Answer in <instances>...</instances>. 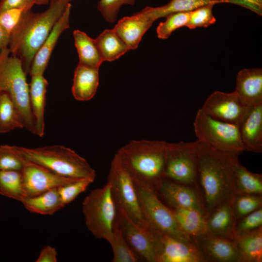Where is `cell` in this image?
<instances>
[{
	"mask_svg": "<svg viewBox=\"0 0 262 262\" xmlns=\"http://www.w3.org/2000/svg\"><path fill=\"white\" fill-rule=\"evenodd\" d=\"M161 249L157 262H204L201 253L194 243H186L161 234Z\"/></svg>",
	"mask_w": 262,
	"mask_h": 262,
	"instance_id": "cell-18",
	"label": "cell"
},
{
	"mask_svg": "<svg viewBox=\"0 0 262 262\" xmlns=\"http://www.w3.org/2000/svg\"><path fill=\"white\" fill-rule=\"evenodd\" d=\"M215 3L203 5L190 12V17L186 27L193 30L197 27L206 28L214 24L216 20L213 14Z\"/></svg>",
	"mask_w": 262,
	"mask_h": 262,
	"instance_id": "cell-38",
	"label": "cell"
},
{
	"mask_svg": "<svg viewBox=\"0 0 262 262\" xmlns=\"http://www.w3.org/2000/svg\"><path fill=\"white\" fill-rule=\"evenodd\" d=\"M116 210L117 221L132 250L146 261L157 262L161 249V234L136 223L122 210Z\"/></svg>",
	"mask_w": 262,
	"mask_h": 262,
	"instance_id": "cell-11",
	"label": "cell"
},
{
	"mask_svg": "<svg viewBox=\"0 0 262 262\" xmlns=\"http://www.w3.org/2000/svg\"><path fill=\"white\" fill-rule=\"evenodd\" d=\"M98 68L79 64L74 71L71 92L79 101H88L95 95L99 84Z\"/></svg>",
	"mask_w": 262,
	"mask_h": 262,
	"instance_id": "cell-23",
	"label": "cell"
},
{
	"mask_svg": "<svg viewBox=\"0 0 262 262\" xmlns=\"http://www.w3.org/2000/svg\"><path fill=\"white\" fill-rule=\"evenodd\" d=\"M25 161L15 146L0 145V170H22Z\"/></svg>",
	"mask_w": 262,
	"mask_h": 262,
	"instance_id": "cell-37",
	"label": "cell"
},
{
	"mask_svg": "<svg viewBox=\"0 0 262 262\" xmlns=\"http://www.w3.org/2000/svg\"><path fill=\"white\" fill-rule=\"evenodd\" d=\"M166 20L159 23L156 29L157 36L166 39L177 29L186 26L190 17L189 12H178L170 14L165 16Z\"/></svg>",
	"mask_w": 262,
	"mask_h": 262,
	"instance_id": "cell-35",
	"label": "cell"
},
{
	"mask_svg": "<svg viewBox=\"0 0 262 262\" xmlns=\"http://www.w3.org/2000/svg\"><path fill=\"white\" fill-rule=\"evenodd\" d=\"M15 147L25 161L41 165L59 175L95 180V170L84 158L69 147L59 145L36 148Z\"/></svg>",
	"mask_w": 262,
	"mask_h": 262,
	"instance_id": "cell-4",
	"label": "cell"
},
{
	"mask_svg": "<svg viewBox=\"0 0 262 262\" xmlns=\"http://www.w3.org/2000/svg\"><path fill=\"white\" fill-rule=\"evenodd\" d=\"M95 40L103 61L115 60L130 50L113 29L105 30Z\"/></svg>",
	"mask_w": 262,
	"mask_h": 262,
	"instance_id": "cell-27",
	"label": "cell"
},
{
	"mask_svg": "<svg viewBox=\"0 0 262 262\" xmlns=\"http://www.w3.org/2000/svg\"><path fill=\"white\" fill-rule=\"evenodd\" d=\"M49 0H36V4L42 5L48 4Z\"/></svg>",
	"mask_w": 262,
	"mask_h": 262,
	"instance_id": "cell-46",
	"label": "cell"
},
{
	"mask_svg": "<svg viewBox=\"0 0 262 262\" xmlns=\"http://www.w3.org/2000/svg\"><path fill=\"white\" fill-rule=\"evenodd\" d=\"M36 0H0V14L12 9H19L23 11L31 10Z\"/></svg>",
	"mask_w": 262,
	"mask_h": 262,
	"instance_id": "cell-42",
	"label": "cell"
},
{
	"mask_svg": "<svg viewBox=\"0 0 262 262\" xmlns=\"http://www.w3.org/2000/svg\"><path fill=\"white\" fill-rule=\"evenodd\" d=\"M0 195L22 202L25 196L21 170H0Z\"/></svg>",
	"mask_w": 262,
	"mask_h": 262,
	"instance_id": "cell-32",
	"label": "cell"
},
{
	"mask_svg": "<svg viewBox=\"0 0 262 262\" xmlns=\"http://www.w3.org/2000/svg\"><path fill=\"white\" fill-rule=\"evenodd\" d=\"M49 83L43 74L31 76L29 85L30 106L35 125V134L42 137L45 133V110Z\"/></svg>",
	"mask_w": 262,
	"mask_h": 262,
	"instance_id": "cell-21",
	"label": "cell"
},
{
	"mask_svg": "<svg viewBox=\"0 0 262 262\" xmlns=\"http://www.w3.org/2000/svg\"><path fill=\"white\" fill-rule=\"evenodd\" d=\"M135 2V0H99L97 8L107 22L113 23L123 5H133Z\"/></svg>",
	"mask_w": 262,
	"mask_h": 262,
	"instance_id": "cell-40",
	"label": "cell"
},
{
	"mask_svg": "<svg viewBox=\"0 0 262 262\" xmlns=\"http://www.w3.org/2000/svg\"><path fill=\"white\" fill-rule=\"evenodd\" d=\"M233 242L242 262H262V227L236 236Z\"/></svg>",
	"mask_w": 262,
	"mask_h": 262,
	"instance_id": "cell-24",
	"label": "cell"
},
{
	"mask_svg": "<svg viewBox=\"0 0 262 262\" xmlns=\"http://www.w3.org/2000/svg\"><path fill=\"white\" fill-rule=\"evenodd\" d=\"M234 91L245 105L262 104V69L247 68L240 70L236 78Z\"/></svg>",
	"mask_w": 262,
	"mask_h": 262,
	"instance_id": "cell-17",
	"label": "cell"
},
{
	"mask_svg": "<svg viewBox=\"0 0 262 262\" xmlns=\"http://www.w3.org/2000/svg\"><path fill=\"white\" fill-rule=\"evenodd\" d=\"M107 241L113 252L112 262H137L139 261V257L126 240L116 218L113 233Z\"/></svg>",
	"mask_w": 262,
	"mask_h": 262,
	"instance_id": "cell-31",
	"label": "cell"
},
{
	"mask_svg": "<svg viewBox=\"0 0 262 262\" xmlns=\"http://www.w3.org/2000/svg\"><path fill=\"white\" fill-rule=\"evenodd\" d=\"M236 220L262 207V195L237 193L230 202Z\"/></svg>",
	"mask_w": 262,
	"mask_h": 262,
	"instance_id": "cell-34",
	"label": "cell"
},
{
	"mask_svg": "<svg viewBox=\"0 0 262 262\" xmlns=\"http://www.w3.org/2000/svg\"><path fill=\"white\" fill-rule=\"evenodd\" d=\"M213 0H171L167 4L157 7H151L156 19L165 17L175 13L189 12L197 8L210 3H220Z\"/></svg>",
	"mask_w": 262,
	"mask_h": 262,
	"instance_id": "cell-33",
	"label": "cell"
},
{
	"mask_svg": "<svg viewBox=\"0 0 262 262\" xmlns=\"http://www.w3.org/2000/svg\"><path fill=\"white\" fill-rule=\"evenodd\" d=\"M23 126L12 99L6 92H0V133H5Z\"/></svg>",
	"mask_w": 262,
	"mask_h": 262,
	"instance_id": "cell-30",
	"label": "cell"
},
{
	"mask_svg": "<svg viewBox=\"0 0 262 262\" xmlns=\"http://www.w3.org/2000/svg\"><path fill=\"white\" fill-rule=\"evenodd\" d=\"M155 20L151 7L147 6L131 16L123 17L113 29L130 50L135 49Z\"/></svg>",
	"mask_w": 262,
	"mask_h": 262,
	"instance_id": "cell-14",
	"label": "cell"
},
{
	"mask_svg": "<svg viewBox=\"0 0 262 262\" xmlns=\"http://www.w3.org/2000/svg\"><path fill=\"white\" fill-rule=\"evenodd\" d=\"M143 217L151 229L186 243H193L192 237L180 228L173 210L159 198L152 189L135 186Z\"/></svg>",
	"mask_w": 262,
	"mask_h": 262,
	"instance_id": "cell-8",
	"label": "cell"
},
{
	"mask_svg": "<svg viewBox=\"0 0 262 262\" xmlns=\"http://www.w3.org/2000/svg\"><path fill=\"white\" fill-rule=\"evenodd\" d=\"M29 212L42 215H52L65 207L57 188L33 196L25 197L21 202Z\"/></svg>",
	"mask_w": 262,
	"mask_h": 262,
	"instance_id": "cell-25",
	"label": "cell"
},
{
	"mask_svg": "<svg viewBox=\"0 0 262 262\" xmlns=\"http://www.w3.org/2000/svg\"><path fill=\"white\" fill-rule=\"evenodd\" d=\"M10 35L0 26V52L8 48Z\"/></svg>",
	"mask_w": 262,
	"mask_h": 262,
	"instance_id": "cell-45",
	"label": "cell"
},
{
	"mask_svg": "<svg viewBox=\"0 0 262 262\" xmlns=\"http://www.w3.org/2000/svg\"><path fill=\"white\" fill-rule=\"evenodd\" d=\"M88 230L98 239L108 241L113 233L117 210L110 185L93 190L82 203Z\"/></svg>",
	"mask_w": 262,
	"mask_h": 262,
	"instance_id": "cell-6",
	"label": "cell"
},
{
	"mask_svg": "<svg viewBox=\"0 0 262 262\" xmlns=\"http://www.w3.org/2000/svg\"><path fill=\"white\" fill-rule=\"evenodd\" d=\"M23 12L21 9H12L0 14V26L9 35L18 22Z\"/></svg>",
	"mask_w": 262,
	"mask_h": 262,
	"instance_id": "cell-41",
	"label": "cell"
},
{
	"mask_svg": "<svg viewBox=\"0 0 262 262\" xmlns=\"http://www.w3.org/2000/svg\"><path fill=\"white\" fill-rule=\"evenodd\" d=\"M68 3L65 0L50 2L48 9L39 13L23 12L10 35L8 49L12 55L20 59L26 74L36 53Z\"/></svg>",
	"mask_w": 262,
	"mask_h": 262,
	"instance_id": "cell-2",
	"label": "cell"
},
{
	"mask_svg": "<svg viewBox=\"0 0 262 262\" xmlns=\"http://www.w3.org/2000/svg\"><path fill=\"white\" fill-rule=\"evenodd\" d=\"M75 46L77 50L79 64L83 66L99 68L103 62L95 39L80 30L73 32Z\"/></svg>",
	"mask_w": 262,
	"mask_h": 262,
	"instance_id": "cell-26",
	"label": "cell"
},
{
	"mask_svg": "<svg viewBox=\"0 0 262 262\" xmlns=\"http://www.w3.org/2000/svg\"><path fill=\"white\" fill-rule=\"evenodd\" d=\"M199 141L166 142L164 179L184 185L197 184Z\"/></svg>",
	"mask_w": 262,
	"mask_h": 262,
	"instance_id": "cell-9",
	"label": "cell"
},
{
	"mask_svg": "<svg viewBox=\"0 0 262 262\" xmlns=\"http://www.w3.org/2000/svg\"><path fill=\"white\" fill-rule=\"evenodd\" d=\"M57 252L56 249L49 245L41 249L35 262H57Z\"/></svg>",
	"mask_w": 262,
	"mask_h": 262,
	"instance_id": "cell-44",
	"label": "cell"
},
{
	"mask_svg": "<svg viewBox=\"0 0 262 262\" xmlns=\"http://www.w3.org/2000/svg\"><path fill=\"white\" fill-rule=\"evenodd\" d=\"M71 5L69 2L62 15L53 27L49 35L36 53L29 73L32 76L43 74L50 57L62 33L69 27V16Z\"/></svg>",
	"mask_w": 262,
	"mask_h": 262,
	"instance_id": "cell-19",
	"label": "cell"
},
{
	"mask_svg": "<svg viewBox=\"0 0 262 262\" xmlns=\"http://www.w3.org/2000/svg\"><path fill=\"white\" fill-rule=\"evenodd\" d=\"M235 222L230 202L224 203L206 217V232L233 241Z\"/></svg>",
	"mask_w": 262,
	"mask_h": 262,
	"instance_id": "cell-22",
	"label": "cell"
},
{
	"mask_svg": "<svg viewBox=\"0 0 262 262\" xmlns=\"http://www.w3.org/2000/svg\"><path fill=\"white\" fill-rule=\"evenodd\" d=\"M156 193L160 194L173 209H195L205 216L201 198L191 186L164 179L159 186Z\"/></svg>",
	"mask_w": 262,
	"mask_h": 262,
	"instance_id": "cell-16",
	"label": "cell"
},
{
	"mask_svg": "<svg viewBox=\"0 0 262 262\" xmlns=\"http://www.w3.org/2000/svg\"><path fill=\"white\" fill-rule=\"evenodd\" d=\"M250 107L240 101L234 91H215L207 98L201 109L214 118L239 126Z\"/></svg>",
	"mask_w": 262,
	"mask_h": 262,
	"instance_id": "cell-12",
	"label": "cell"
},
{
	"mask_svg": "<svg viewBox=\"0 0 262 262\" xmlns=\"http://www.w3.org/2000/svg\"><path fill=\"white\" fill-rule=\"evenodd\" d=\"M239 155L221 152L199 142L197 184L206 217L221 204L230 202L237 194L234 164Z\"/></svg>",
	"mask_w": 262,
	"mask_h": 262,
	"instance_id": "cell-1",
	"label": "cell"
},
{
	"mask_svg": "<svg viewBox=\"0 0 262 262\" xmlns=\"http://www.w3.org/2000/svg\"><path fill=\"white\" fill-rule=\"evenodd\" d=\"M59 0H49V2L50 3V2H55V1H59ZM66 0L68 2H69V1H71V0Z\"/></svg>",
	"mask_w": 262,
	"mask_h": 262,
	"instance_id": "cell-47",
	"label": "cell"
},
{
	"mask_svg": "<svg viewBox=\"0 0 262 262\" xmlns=\"http://www.w3.org/2000/svg\"><path fill=\"white\" fill-rule=\"evenodd\" d=\"M166 142L132 140L115 155L132 178L135 185L156 193L164 179Z\"/></svg>",
	"mask_w": 262,
	"mask_h": 262,
	"instance_id": "cell-3",
	"label": "cell"
},
{
	"mask_svg": "<svg viewBox=\"0 0 262 262\" xmlns=\"http://www.w3.org/2000/svg\"><path fill=\"white\" fill-rule=\"evenodd\" d=\"M205 262H242L233 241L205 233L193 238Z\"/></svg>",
	"mask_w": 262,
	"mask_h": 262,
	"instance_id": "cell-15",
	"label": "cell"
},
{
	"mask_svg": "<svg viewBox=\"0 0 262 262\" xmlns=\"http://www.w3.org/2000/svg\"><path fill=\"white\" fill-rule=\"evenodd\" d=\"M262 227V209L260 208L236 221L235 237Z\"/></svg>",
	"mask_w": 262,
	"mask_h": 262,
	"instance_id": "cell-39",
	"label": "cell"
},
{
	"mask_svg": "<svg viewBox=\"0 0 262 262\" xmlns=\"http://www.w3.org/2000/svg\"><path fill=\"white\" fill-rule=\"evenodd\" d=\"M94 181L88 178L78 179L57 188L63 204L66 206L73 201L79 195L85 191Z\"/></svg>",
	"mask_w": 262,
	"mask_h": 262,
	"instance_id": "cell-36",
	"label": "cell"
},
{
	"mask_svg": "<svg viewBox=\"0 0 262 262\" xmlns=\"http://www.w3.org/2000/svg\"><path fill=\"white\" fill-rule=\"evenodd\" d=\"M116 208L120 209L136 223L149 228L142 214L135 184L115 154L107 178Z\"/></svg>",
	"mask_w": 262,
	"mask_h": 262,
	"instance_id": "cell-10",
	"label": "cell"
},
{
	"mask_svg": "<svg viewBox=\"0 0 262 262\" xmlns=\"http://www.w3.org/2000/svg\"><path fill=\"white\" fill-rule=\"evenodd\" d=\"M245 151L262 152V104L251 107L238 126Z\"/></svg>",
	"mask_w": 262,
	"mask_h": 262,
	"instance_id": "cell-20",
	"label": "cell"
},
{
	"mask_svg": "<svg viewBox=\"0 0 262 262\" xmlns=\"http://www.w3.org/2000/svg\"><path fill=\"white\" fill-rule=\"evenodd\" d=\"M173 211L180 228L191 237L206 233V217L203 213L186 208L173 209Z\"/></svg>",
	"mask_w": 262,
	"mask_h": 262,
	"instance_id": "cell-28",
	"label": "cell"
},
{
	"mask_svg": "<svg viewBox=\"0 0 262 262\" xmlns=\"http://www.w3.org/2000/svg\"><path fill=\"white\" fill-rule=\"evenodd\" d=\"M221 3H230L248 9L259 16L262 15V0H213Z\"/></svg>",
	"mask_w": 262,
	"mask_h": 262,
	"instance_id": "cell-43",
	"label": "cell"
},
{
	"mask_svg": "<svg viewBox=\"0 0 262 262\" xmlns=\"http://www.w3.org/2000/svg\"><path fill=\"white\" fill-rule=\"evenodd\" d=\"M234 179L237 193L262 195V175L249 171L237 158L234 164Z\"/></svg>",
	"mask_w": 262,
	"mask_h": 262,
	"instance_id": "cell-29",
	"label": "cell"
},
{
	"mask_svg": "<svg viewBox=\"0 0 262 262\" xmlns=\"http://www.w3.org/2000/svg\"><path fill=\"white\" fill-rule=\"evenodd\" d=\"M10 54L8 48L0 52V92L9 94L19 113L23 128L35 134L26 73L20 59Z\"/></svg>",
	"mask_w": 262,
	"mask_h": 262,
	"instance_id": "cell-5",
	"label": "cell"
},
{
	"mask_svg": "<svg viewBox=\"0 0 262 262\" xmlns=\"http://www.w3.org/2000/svg\"><path fill=\"white\" fill-rule=\"evenodd\" d=\"M197 140L223 152L241 154L244 151L238 126L216 119L201 108L194 122Z\"/></svg>",
	"mask_w": 262,
	"mask_h": 262,
	"instance_id": "cell-7",
	"label": "cell"
},
{
	"mask_svg": "<svg viewBox=\"0 0 262 262\" xmlns=\"http://www.w3.org/2000/svg\"><path fill=\"white\" fill-rule=\"evenodd\" d=\"M21 172L25 197L35 196L78 179L61 176L45 167L26 161Z\"/></svg>",
	"mask_w": 262,
	"mask_h": 262,
	"instance_id": "cell-13",
	"label": "cell"
}]
</instances>
